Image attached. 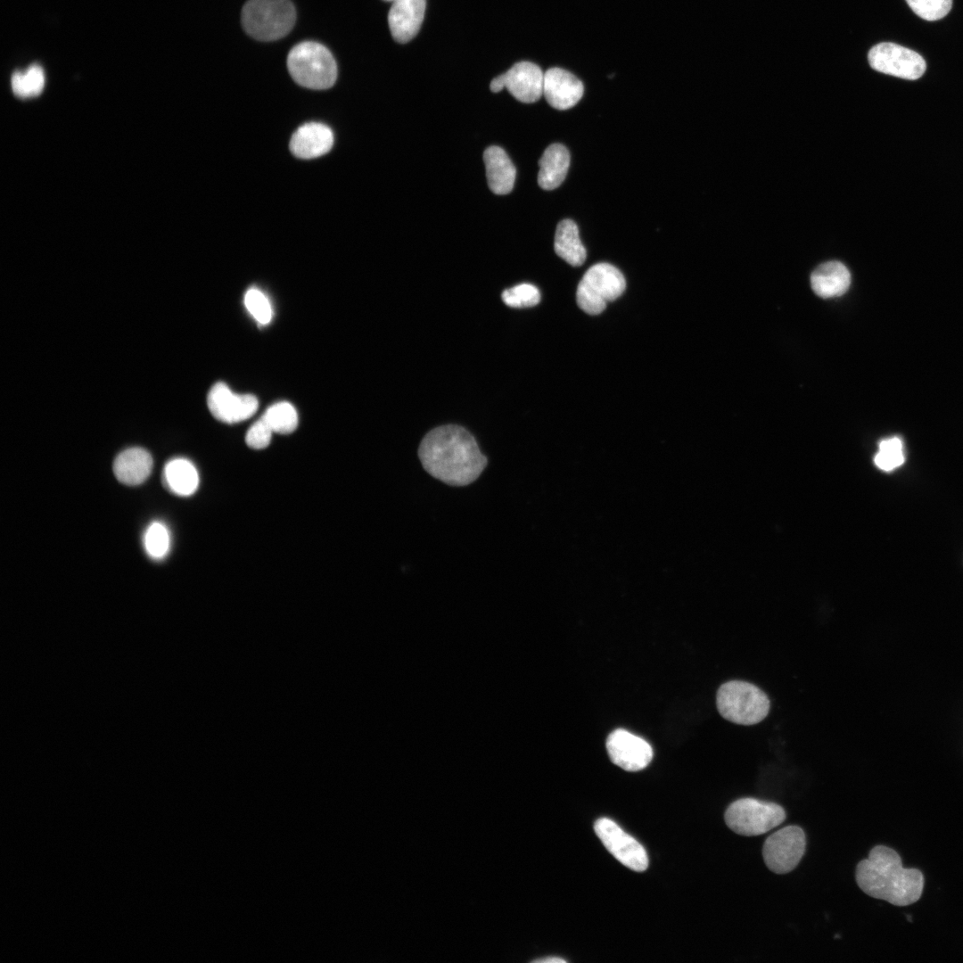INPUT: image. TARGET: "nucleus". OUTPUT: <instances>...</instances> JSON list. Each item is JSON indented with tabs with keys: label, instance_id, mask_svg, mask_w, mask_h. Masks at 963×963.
Segmentation results:
<instances>
[{
	"label": "nucleus",
	"instance_id": "f257e3e1",
	"mask_svg": "<svg viewBox=\"0 0 963 963\" xmlns=\"http://www.w3.org/2000/svg\"><path fill=\"white\" fill-rule=\"evenodd\" d=\"M418 457L431 476L451 486L473 483L488 464L475 438L457 424L428 432L420 442Z\"/></svg>",
	"mask_w": 963,
	"mask_h": 963
},
{
	"label": "nucleus",
	"instance_id": "f03ea898",
	"mask_svg": "<svg viewBox=\"0 0 963 963\" xmlns=\"http://www.w3.org/2000/svg\"><path fill=\"white\" fill-rule=\"evenodd\" d=\"M855 877L866 894L895 906L918 901L925 883L920 870L903 868L897 852L885 845L870 850L868 857L858 863Z\"/></svg>",
	"mask_w": 963,
	"mask_h": 963
},
{
	"label": "nucleus",
	"instance_id": "7ed1b4c3",
	"mask_svg": "<svg viewBox=\"0 0 963 963\" xmlns=\"http://www.w3.org/2000/svg\"><path fill=\"white\" fill-rule=\"evenodd\" d=\"M287 68L296 83L310 89H327L337 78L333 54L325 45L313 41L299 43L291 49Z\"/></svg>",
	"mask_w": 963,
	"mask_h": 963
},
{
	"label": "nucleus",
	"instance_id": "20e7f679",
	"mask_svg": "<svg viewBox=\"0 0 963 963\" xmlns=\"http://www.w3.org/2000/svg\"><path fill=\"white\" fill-rule=\"evenodd\" d=\"M716 705L724 719L745 726L761 721L770 707V699L761 689L742 680L722 684L717 691Z\"/></svg>",
	"mask_w": 963,
	"mask_h": 963
},
{
	"label": "nucleus",
	"instance_id": "39448f33",
	"mask_svg": "<svg viewBox=\"0 0 963 963\" xmlns=\"http://www.w3.org/2000/svg\"><path fill=\"white\" fill-rule=\"evenodd\" d=\"M296 11L290 0H249L242 10L244 30L259 41H274L293 28Z\"/></svg>",
	"mask_w": 963,
	"mask_h": 963
},
{
	"label": "nucleus",
	"instance_id": "423d86ee",
	"mask_svg": "<svg viewBox=\"0 0 963 963\" xmlns=\"http://www.w3.org/2000/svg\"><path fill=\"white\" fill-rule=\"evenodd\" d=\"M626 288L621 272L608 263L590 267L580 281L576 301L589 315L600 314L610 301L620 297Z\"/></svg>",
	"mask_w": 963,
	"mask_h": 963
},
{
	"label": "nucleus",
	"instance_id": "0eeeda50",
	"mask_svg": "<svg viewBox=\"0 0 963 963\" xmlns=\"http://www.w3.org/2000/svg\"><path fill=\"white\" fill-rule=\"evenodd\" d=\"M786 819L784 808L773 802L746 797L730 803L724 814L728 827L745 836L765 834Z\"/></svg>",
	"mask_w": 963,
	"mask_h": 963
},
{
	"label": "nucleus",
	"instance_id": "6e6552de",
	"mask_svg": "<svg viewBox=\"0 0 963 963\" xmlns=\"http://www.w3.org/2000/svg\"><path fill=\"white\" fill-rule=\"evenodd\" d=\"M805 848L803 829L799 826H786L767 837L762 847V857L770 871L786 874L799 864Z\"/></svg>",
	"mask_w": 963,
	"mask_h": 963
},
{
	"label": "nucleus",
	"instance_id": "1a4fd4ad",
	"mask_svg": "<svg viewBox=\"0 0 963 963\" xmlns=\"http://www.w3.org/2000/svg\"><path fill=\"white\" fill-rule=\"evenodd\" d=\"M868 60L870 67L878 72L910 80L922 77L926 69V61L919 54L891 42L874 45Z\"/></svg>",
	"mask_w": 963,
	"mask_h": 963
},
{
	"label": "nucleus",
	"instance_id": "9d476101",
	"mask_svg": "<svg viewBox=\"0 0 963 963\" xmlns=\"http://www.w3.org/2000/svg\"><path fill=\"white\" fill-rule=\"evenodd\" d=\"M594 830L607 851L621 864L638 872L646 869L648 857L644 847L613 820L600 818L595 822Z\"/></svg>",
	"mask_w": 963,
	"mask_h": 963
},
{
	"label": "nucleus",
	"instance_id": "9b49d317",
	"mask_svg": "<svg viewBox=\"0 0 963 963\" xmlns=\"http://www.w3.org/2000/svg\"><path fill=\"white\" fill-rule=\"evenodd\" d=\"M605 745L613 763L628 771L645 769L653 758V749L645 739L622 728L610 733Z\"/></svg>",
	"mask_w": 963,
	"mask_h": 963
},
{
	"label": "nucleus",
	"instance_id": "f8f14e48",
	"mask_svg": "<svg viewBox=\"0 0 963 963\" xmlns=\"http://www.w3.org/2000/svg\"><path fill=\"white\" fill-rule=\"evenodd\" d=\"M207 404L211 415L220 422L235 424L244 421L254 415L259 402L251 394H235L226 384L215 383L207 396Z\"/></svg>",
	"mask_w": 963,
	"mask_h": 963
},
{
	"label": "nucleus",
	"instance_id": "ddd939ff",
	"mask_svg": "<svg viewBox=\"0 0 963 963\" xmlns=\"http://www.w3.org/2000/svg\"><path fill=\"white\" fill-rule=\"evenodd\" d=\"M499 76L504 86L522 103H531L543 95L544 72L535 63L517 62Z\"/></svg>",
	"mask_w": 963,
	"mask_h": 963
},
{
	"label": "nucleus",
	"instance_id": "4468645a",
	"mask_svg": "<svg viewBox=\"0 0 963 963\" xmlns=\"http://www.w3.org/2000/svg\"><path fill=\"white\" fill-rule=\"evenodd\" d=\"M583 92L582 82L571 72L561 68H551L544 72L543 95L553 108L567 110L573 107Z\"/></svg>",
	"mask_w": 963,
	"mask_h": 963
},
{
	"label": "nucleus",
	"instance_id": "2eb2a0df",
	"mask_svg": "<svg viewBox=\"0 0 963 963\" xmlns=\"http://www.w3.org/2000/svg\"><path fill=\"white\" fill-rule=\"evenodd\" d=\"M426 0H396L388 13V24L392 37L398 43L414 38L422 25Z\"/></svg>",
	"mask_w": 963,
	"mask_h": 963
},
{
	"label": "nucleus",
	"instance_id": "dca6fc26",
	"mask_svg": "<svg viewBox=\"0 0 963 963\" xmlns=\"http://www.w3.org/2000/svg\"><path fill=\"white\" fill-rule=\"evenodd\" d=\"M333 144V134L329 127L318 122L300 126L290 141L292 153L300 159H313L327 153Z\"/></svg>",
	"mask_w": 963,
	"mask_h": 963
},
{
	"label": "nucleus",
	"instance_id": "f3484780",
	"mask_svg": "<svg viewBox=\"0 0 963 963\" xmlns=\"http://www.w3.org/2000/svg\"><path fill=\"white\" fill-rule=\"evenodd\" d=\"M153 461L144 449L134 447L120 452L113 462V473L123 484L135 486L143 483L151 474Z\"/></svg>",
	"mask_w": 963,
	"mask_h": 963
},
{
	"label": "nucleus",
	"instance_id": "a211bd4d",
	"mask_svg": "<svg viewBox=\"0 0 963 963\" xmlns=\"http://www.w3.org/2000/svg\"><path fill=\"white\" fill-rule=\"evenodd\" d=\"M483 160L490 191L498 195L509 193L514 187L516 171L506 152L498 146H490L483 152Z\"/></svg>",
	"mask_w": 963,
	"mask_h": 963
},
{
	"label": "nucleus",
	"instance_id": "6ab92c4d",
	"mask_svg": "<svg viewBox=\"0 0 963 963\" xmlns=\"http://www.w3.org/2000/svg\"><path fill=\"white\" fill-rule=\"evenodd\" d=\"M850 284L849 269L836 260L820 264L811 276L812 290L824 299L841 296L848 290Z\"/></svg>",
	"mask_w": 963,
	"mask_h": 963
},
{
	"label": "nucleus",
	"instance_id": "aec40b11",
	"mask_svg": "<svg viewBox=\"0 0 963 963\" xmlns=\"http://www.w3.org/2000/svg\"><path fill=\"white\" fill-rule=\"evenodd\" d=\"M570 165V153L561 144H550L539 160L538 184L544 190H553L564 180Z\"/></svg>",
	"mask_w": 963,
	"mask_h": 963
},
{
	"label": "nucleus",
	"instance_id": "412c9836",
	"mask_svg": "<svg viewBox=\"0 0 963 963\" xmlns=\"http://www.w3.org/2000/svg\"><path fill=\"white\" fill-rule=\"evenodd\" d=\"M162 480L170 492L180 497L191 496L199 486L197 469L191 461L183 457H176L166 463Z\"/></svg>",
	"mask_w": 963,
	"mask_h": 963
},
{
	"label": "nucleus",
	"instance_id": "4be33fe9",
	"mask_svg": "<svg viewBox=\"0 0 963 963\" xmlns=\"http://www.w3.org/2000/svg\"><path fill=\"white\" fill-rule=\"evenodd\" d=\"M554 249L556 253L571 266H580L586 260V249L580 239L578 226L571 219H564L558 223Z\"/></svg>",
	"mask_w": 963,
	"mask_h": 963
},
{
	"label": "nucleus",
	"instance_id": "5701e85b",
	"mask_svg": "<svg viewBox=\"0 0 963 963\" xmlns=\"http://www.w3.org/2000/svg\"><path fill=\"white\" fill-rule=\"evenodd\" d=\"M262 417L274 432L281 434L292 432L298 425V415L294 407L285 401L270 406Z\"/></svg>",
	"mask_w": 963,
	"mask_h": 963
},
{
	"label": "nucleus",
	"instance_id": "b1692460",
	"mask_svg": "<svg viewBox=\"0 0 963 963\" xmlns=\"http://www.w3.org/2000/svg\"><path fill=\"white\" fill-rule=\"evenodd\" d=\"M144 547L153 560H161L170 548V535L167 526L159 521L151 523L144 533Z\"/></svg>",
	"mask_w": 963,
	"mask_h": 963
},
{
	"label": "nucleus",
	"instance_id": "393cba45",
	"mask_svg": "<svg viewBox=\"0 0 963 963\" xmlns=\"http://www.w3.org/2000/svg\"><path fill=\"white\" fill-rule=\"evenodd\" d=\"M902 441L898 437L883 440L875 456L876 465L883 471H892L904 463Z\"/></svg>",
	"mask_w": 963,
	"mask_h": 963
},
{
	"label": "nucleus",
	"instance_id": "a878e982",
	"mask_svg": "<svg viewBox=\"0 0 963 963\" xmlns=\"http://www.w3.org/2000/svg\"><path fill=\"white\" fill-rule=\"evenodd\" d=\"M501 298L511 308H527L539 302L540 292L533 284H520L503 291Z\"/></svg>",
	"mask_w": 963,
	"mask_h": 963
},
{
	"label": "nucleus",
	"instance_id": "bb28decb",
	"mask_svg": "<svg viewBox=\"0 0 963 963\" xmlns=\"http://www.w3.org/2000/svg\"><path fill=\"white\" fill-rule=\"evenodd\" d=\"M910 9L926 21H937L951 9L952 0H905Z\"/></svg>",
	"mask_w": 963,
	"mask_h": 963
},
{
	"label": "nucleus",
	"instance_id": "cd10ccee",
	"mask_svg": "<svg viewBox=\"0 0 963 963\" xmlns=\"http://www.w3.org/2000/svg\"><path fill=\"white\" fill-rule=\"evenodd\" d=\"M244 304L251 315L262 325L270 322L273 310L266 295L259 289L251 288L244 296Z\"/></svg>",
	"mask_w": 963,
	"mask_h": 963
},
{
	"label": "nucleus",
	"instance_id": "c85d7f7f",
	"mask_svg": "<svg viewBox=\"0 0 963 963\" xmlns=\"http://www.w3.org/2000/svg\"><path fill=\"white\" fill-rule=\"evenodd\" d=\"M273 432L261 416L249 428L245 436L246 444L253 449H265L269 445Z\"/></svg>",
	"mask_w": 963,
	"mask_h": 963
},
{
	"label": "nucleus",
	"instance_id": "c756f323",
	"mask_svg": "<svg viewBox=\"0 0 963 963\" xmlns=\"http://www.w3.org/2000/svg\"><path fill=\"white\" fill-rule=\"evenodd\" d=\"M24 74L31 96L38 95L45 85V75L42 68L36 64L31 65Z\"/></svg>",
	"mask_w": 963,
	"mask_h": 963
},
{
	"label": "nucleus",
	"instance_id": "7c9ffc66",
	"mask_svg": "<svg viewBox=\"0 0 963 963\" xmlns=\"http://www.w3.org/2000/svg\"><path fill=\"white\" fill-rule=\"evenodd\" d=\"M11 85L13 93L21 98L31 96L30 91L26 80L25 74L23 72L16 71L12 74L11 78Z\"/></svg>",
	"mask_w": 963,
	"mask_h": 963
},
{
	"label": "nucleus",
	"instance_id": "2f4dec72",
	"mask_svg": "<svg viewBox=\"0 0 963 963\" xmlns=\"http://www.w3.org/2000/svg\"><path fill=\"white\" fill-rule=\"evenodd\" d=\"M504 87L505 86H504V84H503V81H502L500 76H498L495 78H493L491 80V82H490V90L492 92H494V93H498V92L501 91Z\"/></svg>",
	"mask_w": 963,
	"mask_h": 963
},
{
	"label": "nucleus",
	"instance_id": "473e14b6",
	"mask_svg": "<svg viewBox=\"0 0 963 963\" xmlns=\"http://www.w3.org/2000/svg\"><path fill=\"white\" fill-rule=\"evenodd\" d=\"M533 961L534 962H539V963H565L566 962L565 959H564L562 958H558V957H550V958L547 957V958H545V959H535Z\"/></svg>",
	"mask_w": 963,
	"mask_h": 963
},
{
	"label": "nucleus",
	"instance_id": "72a5a7b5",
	"mask_svg": "<svg viewBox=\"0 0 963 963\" xmlns=\"http://www.w3.org/2000/svg\"><path fill=\"white\" fill-rule=\"evenodd\" d=\"M384 1H387V2H394V1H396V0H384Z\"/></svg>",
	"mask_w": 963,
	"mask_h": 963
}]
</instances>
